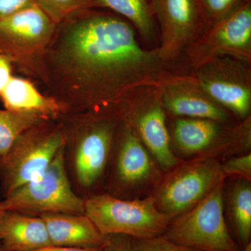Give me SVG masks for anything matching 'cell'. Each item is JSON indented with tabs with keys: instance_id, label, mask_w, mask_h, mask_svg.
<instances>
[{
	"instance_id": "cell-10",
	"label": "cell",
	"mask_w": 251,
	"mask_h": 251,
	"mask_svg": "<svg viewBox=\"0 0 251 251\" xmlns=\"http://www.w3.org/2000/svg\"><path fill=\"white\" fill-rule=\"evenodd\" d=\"M2 204L4 210L33 216L52 213L85 214V200L74 191L68 177L62 147L40 176L15 190L3 199Z\"/></svg>"
},
{
	"instance_id": "cell-14",
	"label": "cell",
	"mask_w": 251,
	"mask_h": 251,
	"mask_svg": "<svg viewBox=\"0 0 251 251\" xmlns=\"http://www.w3.org/2000/svg\"><path fill=\"white\" fill-rule=\"evenodd\" d=\"M160 31L157 48L165 62L176 64L185 50L209 28L199 0H151Z\"/></svg>"
},
{
	"instance_id": "cell-28",
	"label": "cell",
	"mask_w": 251,
	"mask_h": 251,
	"mask_svg": "<svg viewBox=\"0 0 251 251\" xmlns=\"http://www.w3.org/2000/svg\"><path fill=\"white\" fill-rule=\"evenodd\" d=\"M14 68L4 57L0 54V94L13 76Z\"/></svg>"
},
{
	"instance_id": "cell-18",
	"label": "cell",
	"mask_w": 251,
	"mask_h": 251,
	"mask_svg": "<svg viewBox=\"0 0 251 251\" xmlns=\"http://www.w3.org/2000/svg\"><path fill=\"white\" fill-rule=\"evenodd\" d=\"M0 99L5 109L11 111L34 113L49 120H57L62 115L59 104L41 92L27 77L13 75L0 94Z\"/></svg>"
},
{
	"instance_id": "cell-25",
	"label": "cell",
	"mask_w": 251,
	"mask_h": 251,
	"mask_svg": "<svg viewBox=\"0 0 251 251\" xmlns=\"http://www.w3.org/2000/svg\"><path fill=\"white\" fill-rule=\"evenodd\" d=\"M132 242L133 251H199L175 244L163 236L149 239L132 238Z\"/></svg>"
},
{
	"instance_id": "cell-30",
	"label": "cell",
	"mask_w": 251,
	"mask_h": 251,
	"mask_svg": "<svg viewBox=\"0 0 251 251\" xmlns=\"http://www.w3.org/2000/svg\"><path fill=\"white\" fill-rule=\"evenodd\" d=\"M2 201L3 198L1 197V193H0V220H1V216H2L3 213L4 211V208H3Z\"/></svg>"
},
{
	"instance_id": "cell-11",
	"label": "cell",
	"mask_w": 251,
	"mask_h": 251,
	"mask_svg": "<svg viewBox=\"0 0 251 251\" xmlns=\"http://www.w3.org/2000/svg\"><path fill=\"white\" fill-rule=\"evenodd\" d=\"M119 107L122 120L134 130L162 171L166 173L182 161L172 149L160 86L135 91Z\"/></svg>"
},
{
	"instance_id": "cell-8",
	"label": "cell",
	"mask_w": 251,
	"mask_h": 251,
	"mask_svg": "<svg viewBox=\"0 0 251 251\" xmlns=\"http://www.w3.org/2000/svg\"><path fill=\"white\" fill-rule=\"evenodd\" d=\"M85 214L104 236L123 234L135 239L163 236L171 219L158 210L152 196L124 200L105 193L85 201Z\"/></svg>"
},
{
	"instance_id": "cell-6",
	"label": "cell",
	"mask_w": 251,
	"mask_h": 251,
	"mask_svg": "<svg viewBox=\"0 0 251 251\" xmlns=\"http://www.w3.org/2000/svg\"><path fill=\"white\" fill-rule=\"evenodd\" d=\"M225 182L221 180L192 209L172 219L163 237L199 251H242L226 223Z\"/></svg>"
},
{
	"instance_id": "cell-21",
	"label": "cell",
	"mask_w": 251,
	"mask_h": 251,
	"mask_svg": "<svg viewBox=\"0 0 251 251\" xmlns=\"http://www.w3.org/2000/svg\"><path fill=\"white\" fill-rule=\"evenodd\" d=\"M46 120H49L34 113L0 109V156L6 153L23 131Z\"/></svg>"
},
{
	"instance_id": "cell-5",
	"label": "cell",
	"mask_w": 251,
	"mask_h": 251,
	"mask_svg": "<svg viewBox=\"0 0 251 251\" xmlns=\"http://www.w3.org/2000/svg\"><path fill=\"white\" fill-rule=\"evenodd\" d=\"M63 145L62 126L46 120L23 131L0 156V193L3 199L40 176Z\"/></svg>"
},
{
	"instance_id": "cell-9",
	"label": "cell",
	"mask_w": 251,
	"mask_h": 251,
	"mask_svg": "<svg viewBox=\"0 0 251 251\" xmlns=\"http://www.w3.org/2000/svg\"><path fill=\"white\" fill-rule=\"evenodd\" d=\"M221 163L214 158L196 157L164 173L152 196L158 210L171 221L192 209L224 179Z\"/></svg>"
},
{
	"instance_id": "cell-17",
	"label": "cell",
	"mask_w": 251,
	"mask_h": 251,
	"mask_svg": "<svg viewBox=\"0 0 251 251\" xmlns=\"http://www.w3.org/2000/svg\"><path fill=\"white\" fill-rule=\"evenodd\" d=\"M0 243L4 251H31L52 246L42 218L11 210H4L0 220Z\"/></svg>"
},
{
	"instance_id": "cell-2",
	"label": "cell",
	"mask_w": 251,
	"mask_h": 251,
	"mask_svg": "<svg viewBox=\"0 0 251 251\" xmlns=\"http://www.w3.org/2000/svg\"><path fill=\"white\" fill-rule=\"evenodd\" d=\"M57 121L63 133L64 167L73 189L85 201L103 193L114 142L122 121L119 105L64 114Z\"/></svg>"
},
{
	"instance_id": "cell-23",
	"label": "cell",
	"mask_w": 251,
	"mask_h": 251,
	"mask_svg": "<svg viewBox=\"0 0 251 251\" xmlns=\"http://www.w3.org/2000/svg\"><path fill=\"white\" fill-rule=\"evenodd\" d=\"M251 0H199L201 10L209 27L233 14Z\"/></svg>"
},
{
	"instance_id": "cell-31",
	"label": "cell",
	"mask_w": 251,
	"mask_h": 251,
	"mask_svg": "<svg viewBox=\"0 0 251 251\" xmlns=\"http://www.w3.org/2000/svg\"><path fill=\"white\" fill-rule=\"evenodd\" d=\"M242 251H251V242L249 243L247 246H246L244 249H242Z\"/></svg>"
},
{
	"instance_id": "cell-4",
	"label": "cell",
	"mask_w": 251,
	"mask_h": 251,
	"mask_svg": "<svg viewBox=\"0 0 251 251\" xmlns=\"http://www.w3.org/2000/svg\"><path fill=\"white\" fill-rule=\"evenodd\" d=\"M173 119L169 133L176 156L208 157L221 163L251 151V115L232 124L209 119Z\"/></svg>"
},
{
	"instance_id": "cell-12",
	"label": "cell",
	"mask_w": 251,
	"mask_h": 251,
	"mask_svg": "<svg viewBox=\"0 0 251 251\" xmlns=\"http://www.w3.org/2000/svg\"><path fill=\"white\" fill-rule=\"evenodd\" d=\"M214 101L238 120L251 115V64L232 57H219L188 73Z\"/></svg>"
},
{
	"instance_id": "cell-26",
	"label": "cell",
	"mask_w": 251,
	"mask_h": 251,
	"mask_svg": "<svg viewBox=\"0 0 251 251\" xmlns=\"http://www.w3.org/2000/svg\"><path fill=\"white\" fill-rule=\"evenodd\" d=\"M101 251H133L132 237L123 234L106 236Z\"/></svg>"
},
{
	"instance_id": "cell-13",
	"label": "cell",
	"mask_w": 251,
	"mask_h": 251,
	"mask_svg": "<svg viewBox=\"0 0 251 251\" xmlns=\"http://www.w3.org/2000/svg\"><path fill=\"white\" fill-rule=\"evenodd\" d=\"M225 56L251 64V1L208 28L184 54L191 69Z\"/></svg>"
},
{
	"instance_id": "cell-24",
	"label": "cell",
	"mask_w": 251,
	"mask_h": 251,
	"mask_svg": "<svg viewBox=\"0 0 251 251\" xmlns=\"http://www.w3.org/2000/svg\"><path fill=\"white\" fill-rule=\"evenodd\" d=\"M221 167L226 180L241 179L251 181V151L227 158L221 162Z\"/></svg>"
},
{
	"instance_id": "cell-16",
	"label": "cell",
	"mask_w": 251,
	"mask_h": 251,
	"mask_svg": "<svg viewBox=\"0 0 251 251\" xmlns=\"http://www.w3.org/2000/svg\"><path fill=\"white\" fill-rule=\"evenodd\" d=\"M39 216L45 222L52 246L95 249L106 242V236L85 214L52 213Z\"/></svg>"
},
{
	"instance_id": "cell-19",
	"label": "cell",
	"mask_w": 251,
	"mask_h": 251,
	"mask_svg": "<svg viewBox=\"0 0 251 251\" xmlns=\"http://www.w3.org/2000/svg\"><path fill=\"white\" fill-rule=\"evenodd\" d=\"M230 179L227 190L224 188V206L234 240L242 249L251 242V181Z\"/></svg>"
},
{
	"instance_id": "cell-3",
	"label": "cell",
	"mask_w": 251,
	"mask_h": 251,
	"mask_svg": "<svg viewBox=\"0 0 251 251\" xmlns=\"http://www.w3.org/2000/svg\"><path fill=\"white\" fill-rule=\"evenodd\" d=\"M164 172L134 130L122 119L107 170L103 192L124 200L153 196Z\"/></svg>"
},
{
	"instance_id": "cell-27",
	"label": "cell",
	"mask_w": 251,
	"mask_h": 251,
	"mask_svg": "<svg viewBox=\"0 0 251 251\" xmlns=\"http://www.w3.org/2000/svg\"><path fill=\"white\" fill-rule=\"evenodd\" d=\"M34 5V0H0V19Z\"/></svg>"
},
{
	"instance_id": "cell-20",
	"label": "cell",
	"mask_w": 251,
	"mask_h": 251,
	"mask_svg": "<svg viewBox=\"0 0 251 251\" xmlns=\"http://www.w3.org/2000/svg\"><path fill=\"white\" fill-rule=\"evenodd\" d=\"M100 9L115 13L131 24L140 37L153 44L158 36V26L151 0H93Z\"/></svg>"
},
{
	"instance_id": "cell-1",
	"label": "cell",
	"mask_w": 251,
	"mask_h": 251,
	"mask_svg": "<svg viewBox=\"0 0 251 251\" xmlns=\"http://www.w3.org/2000/svg\"><path fill=\"white\" fill-rule=\"evenodd\" d=\"M157 48L146 49L130 23L110 11H79L56 25L36 84L64 114L120 105L140 88L181 72Z\"/></svg>"
},
{
	"instance_id": "cell-22",
	"label": "cell",
	"mask_w": 251,
	"mask_h": 251,
	"mask_svg": "<svg viewBox=\"0 0 251 251\" xmlns=\"http://www.w3.org/2000/svg\"><path fill=\"white\" fill-rule=\"evenodd\" d=\"M35 4L54 24H59L73 14L99 8L93 0H34Z\"/></svg>"
},
{
	"instance_id": "cell-29",
	"label": "cell",
	"mask_w": 251,
	"mask_h": 251,
	"mask_svg": "<svg viewBox=\"0 0 251 251\" xmlns=\"http://www.w3.org/2000/svg\"><path fill=\"white\" fill-rule=\"evenodd\" d=\"M101 248L95 249H80V248L57 247V246H49L37 250L31 251H101Z\"/></svg>"
},
{
	"instance_id": "cell-32",
	"label": "cell",
	"mask_w": 251,
	"mask_h": 251,
	"mask_svg": "<svg viewBox=\"0 0 251 251\" xmlns=\"http://www.w3.org/2000/svg\"><path fill=\"white\" fill-rule=\"evenodd\" d=\"M0 251H4L2 250V249H1V243H0Z\"/></svg>"
},
{
	"instance_id": "cell-7",
	"label": "cell",
	"mask_w": 251,
	"mask_h": 251,
	"mask_svg": "<svg viewBox=\"0 0 251 251\" xmlns=\"http://www.w3.org/2000/svg\"><path fill=\"white\" fill-rule=\"evenodd\" d=\"M56 25L36 5L0 19V54L34 83Z\"/></svg>"
},
{
	"instance_id": "cell-15",
	"label": "cell",
	"mask_w": 251,
	"mask_h": 251,
	"mask_svg": "<svg viewBox=\"0 0 251 251\" xmlns=\"http://www.w3.org/2000/svg\"><path fill=\"white\" fill-rule=\"evenodd\" d=\"M160 89L168 117L209 119L221 123H234L233 115L209 97L188 73L171 74L162 82Z\"/></svg>"
}]
</instances>
